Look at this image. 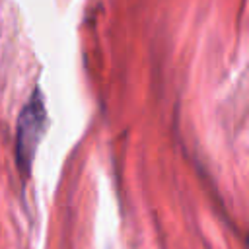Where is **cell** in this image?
<instances>
[{
  "instance_id": "cell-1",
  "label": "cell",
  "mask_w": 249,
  "mask_h": 249,
  "mask_svg": "<svg viewBox=\"0 0 249 249\" xmlns=\"http://www.w3.org/2000/svg\"><path fill=\"white\" fill-rule=\"evenodd\" d=\"M45 128H47V111L41 91L35 89V93L27 99L25 107L21 109L16 126V161L23 175H27L29 171V165L45 134Z\"/></svg>"
}]
</instances>
